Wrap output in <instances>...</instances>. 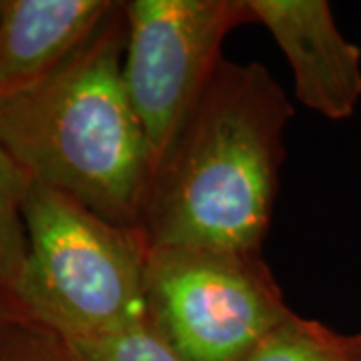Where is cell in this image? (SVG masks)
<instances>
[{
    "label": "cell",
    "mask_w": 361,
    "mask_h": 361,
    "mask_svg": "<svg viewBox=\"0 0 361 361\" xmlns=\"http://www.w3.org/2000/svg\"><path fill=\"white\" fill-rule=\"evenodd\" d=\"M291 116L293 106L265 66L221 59L155 169L139 225L147 247L259 253Z\"/></svg>",
    "instance_id": "1"
},
{
    "label": "cell",
    "mask_w": 361,
    "mask_h": 361,
    "mask_svg": "<svg viewBox=\"0 0 361 361\" xmlns=\"http://www.w3.org/2000/svg\"><path fill=\"white\" fill-rule=\"evenodd\" d=\"M125 8L116 2L65 65L0 101V147L32 180L139 229L153 157L125 90Z\"/></svg>",
    "instance_id": "2"
},
{
    "label": "cell",
    "mask_w": 361,
    "mask_h": 361,
    "mask_svg": "<svg viewBox=\"0 0 361 361\" xmlns=\"http://www.w3.org/2000/svg\"><path fill=\"white\" fill-rule=\"evenodd\" d=\"M28 259L20 310L63 339L123 334L147 323V253L139 229L94 215L32 180L25 201Z\"/></svg>",
    "instance_id": "3"
},
{
    "label": "cell",
    "mask_w": 361,
    "mask_h": 361,
    "mask_svg": "<svg viewBox=\"0 0 361 361\" xmlns=\"http://www.w3.org/2000/svg\"><path fill=\"white\" fill-rule=\"evenodd\" d=\"M147 325L185 361H241L293 311L259 253H147Z\"/></svg>",
    "instance_id": "4"
},
{
    "label": "cell",
    "mask_w": 361,
    "mask_h": 361,
    "mask_svg": "<svg viewBox=\"0 0 361 361\" xmlns=\"http://www.w3.org/2000/svg\"><path fill=\"white\" fill-rule=\"evenodd\" d=\"M123 8V80L155 175L219 66L225 37L255 16L247 0H130Z\"/></svg>",
    "instance_id": "5"
},
{
    "label": "cell",
    "mask_w": 361,
    "mask_h": 361,
    "mask_svg": "<svg viewBox=\"0 0 361 361\" xmlns=\"http://www.w3.org/2000/svg\"><path fill=\"white\" fill-rule=\"evenodd\" d=\"M293 71L295 97L331 121L355 113L361 49L343 39L325 0H247Z\"/></svg>",
    "instance_id": "6"
},
{
    "label": "cell",
    "mask_w": 361,
    "mask_h": 361,
    "mask_svg": "<svg viewBox=\"0 0 361 361\" xmlns=\"http://www.w3.org/2000/svg\"><path fill=\"white\" fill-rule=\"evenodd\" d=\"M111 0H0V101L32 89L103 25Z\"/></svg>",
    "instance_id": "7"
},
{
    "label": "cell",
    "mask_w": 361,
    "mask_h": 361,
    "mask_svg": "<svg viewBox=\"0 0 361 361\" xmlns=\"http://www.w3.org/2000/svg\"><path fill=\"white\" fill-rule=\"evenodd\" d=\"M361 334L341 336L293 313L241 361H357Z\"/></svg>",
    "instance_id": "8"
},
{
    "label": "cell",
    "mask_w": 361,
    "mask_h": 361,
    "mask_svg": "<svg viewBox=\"0 0 361 361\" xmlns=\"http://www.w3.org/2000/svg\"><path fill=\"white\" fill-rule=\"evenodd\" d=\"M32 177L0 147V291L14 297L28 259L25 201Z\"/></svg>",
    "instance_id": "9"
},
{
    "label": "cell",
    "mask_w": 361,
    "mask_h": 361,
    "mask_svg": "<svg viewBox=\"0 0 361 361\" xmlns=\"http://www.w3.org/2000/svg\"><path fill=\"white\" fill-rule=\"evenodd\" d=\"M75 361H185L145 323L103 337L65 339Z\"/></svg>",
    "instance_id": "10"
},
{
    "label": "cell",
    "mask_w": 361,
    "mask_h": 361,
    "mask_svg": "<svg viewBox=\"0 0 361 361\" xmlns=\"http://www.w3.org/2000/svg\"><path fill=\"white\" fill-rule=\"evenodd\" d=\"M0 361H75L65 339L20 313L0 341Z\"/></svg>",
    "instance_id": "11"
},
{
    "label": "cell",
    "mask_w": 361,
    "mask_h": 361,
    "mask_svg": "<svg viewBox=\"0 0 361 361\" xmlns=\"http://www.w3.org/2000/svg\"><path fill=\"white\" fill-rule=\"evenodd\" d=\"M20 313H25V311L20 310L18 301H16L11 293L0 291V341H2V336H4V331H6V327H8L11 322L16 319Z\"/></svg>",
    "instance_id": "12"
},
{
    "label": "cell",
    "mask_w": 361,
    "mask_h": 361,
    "mask_svg": "<svg viewBox=\"0 0 361 361\" xmlns=\"http://www.w3.org/2000/svg\"><path fill=\"white\" fill-rule=\"evenodd\" d=\"M357 361H361V345H360V360H357Z\"/></svg>",
    "instance_id": "13"
}]
</instances>
